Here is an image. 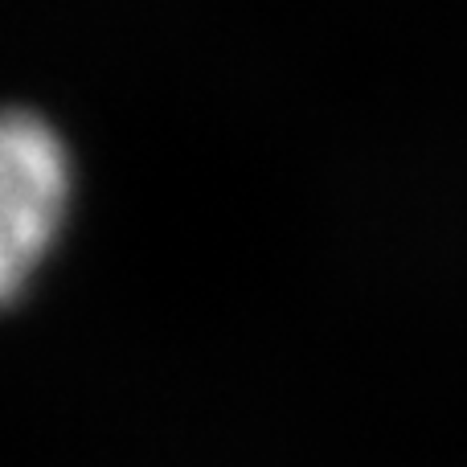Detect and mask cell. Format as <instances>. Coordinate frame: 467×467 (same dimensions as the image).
<instances>
[{
    "label": "cell",
    "mask_w": 467,
    "mask_h": 467,
    "mask_svg": "<svg viewBox=\"0 0 467 467\" xmlns=\"http://www.w3.org/2000/svg\"><path fill=\"white\" fill-rule=\"evenodd\" d=\"M70 202L74 161L62 131L29 107H0V307L57 246Z\"/></svg>",
    "instance_id": "cell-1"
}]
</instances>
